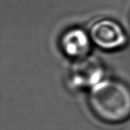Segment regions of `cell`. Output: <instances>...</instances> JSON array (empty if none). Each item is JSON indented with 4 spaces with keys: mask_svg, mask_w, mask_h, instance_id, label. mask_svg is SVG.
I'll use <instances>...</instances> for the list:
<instances>
[{
    "mask_svg": "<svg viewBox=\"0 0 130 130\" xmlns=\"http://www.w3.org/2000/svg\"><path fill=\"white\" fill-rule=\"evenodd\" d=\"M88 92V105L100 120L120 124L130 119V87L126 82L104 78Z\"/></svg>",
    "mask_w": 130,
    "mask_h": 130,
    "instance_id": "cell-1",
    "label": "cell"
},
{
    "mask_svg": "<svg viewBox=\"0 0 130 130\" xmlns=\"http://www.w3.org/2000/svg\"><path fill=\"white\" fill-rule=\"evenodd\" d=\"M105 77V67L100 58L92 55L73 61L68 74L71 89L90 90Z\"/></svg>",
    "mask_w": 130,
    "mask_h": 130,
    "instance_id": "cell-2",
    "label": "cell"
},
{
    "mask_svg": "<svg viewBox=\"0 0 130 130\" xmlns=\"http://www.w3.org/2000/svg\"><path fill=\"white\" fill-rule=\"evenodd\" d=\"M94 45L106 52H116L125 48L128 36L120 23L103 18L94 21L88 30Z\"/></svg>",
    "mask_w": 130,
    "mask_h": 130,
    "instance_id": "cell-3",
    "label": "cell"
},
{
    "mask_svg": "<svg viewBox=\"0 0 130 130\" xmlns=\"http://www.w3.org/2000/svg\"><path fill=\"white\" fill-rule=\"evenodd\" d=\"M94 45L88 31L81 27H71L63 32L60 38V48L67 58L73 61L91 55Z\"/></svg>",
    "mask_w": 130,
    "mask_h": 130,
    "instance_id": "cell-4",
    "label": "cell"
}]
</instances>
